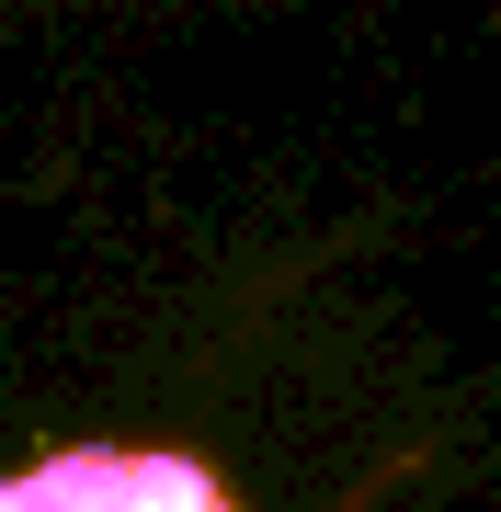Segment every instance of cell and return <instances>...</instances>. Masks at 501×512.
Wrapping results in <instances>:
<instances>
[{
	"label": "cell",
	"mask_w": 501,
	"mask_h": 512,
	"mask_svg": "<svg viewBox=\"0 0 501 512\" xmlns=\"http://www.w3.org/2000/svg\"><path fill=\"white\" fill-rule=\"evenodd\" d=\"M0 512H240L217 490V467L171 456V444H69L0 478Z\"/></svg>",
	"instance_id": "1"
}]
</instances>
